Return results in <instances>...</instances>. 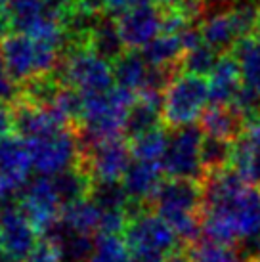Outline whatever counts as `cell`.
I'll return each instance as SVG.
<instances>
[{
    "mask_svg": "<svg viewBox=\"0 0 260 262\" xmlns=\"http://www.w3.org/2000/svg\"><path fill=\"white\" fill-rule=\"evenodd\" d=\"M203 182V237L249 251L260 245V184L233 170L210 172Z\"/></svg>",
    "mask_w": 260,
    "mask_h": 262,
    "instance_id": "obj_1",
    "label": "cell"
},
{
    "mask_svg": "<svg viewBox=\"0 0 260 262\" xmlns=\"http://www.w3.org/2000/svg\"><path fill=\"white\" fill-rule=\"evenodd\" d=\"M166 220L184 245L203 235V182L191 178H166L149 203Z\"/></svg>",
    "mask_w": 260,
    "mask_h": 262,
    "instance_id": "obj_2",
    "label": "cell"
},
{
    "mask_svg": "<svg viewBox=\"0 0 260 262\" xmlns=\"http://www.w3.org/2000/svg\"><path fill=\"white\" fill-rule=\"evenodd\" d=\"M128 226L124 230V241L138 262L170 258L184 251V243L170 224L163 220L147 205L132 203L128 209Z\"/></svg>",
    "mask_w": 260,
    "mask_h": 262,
    "instance_id": "obj_3",
    "label": "cell"
},
{
    "mask_svg": "<svg viewBox=\"0 0 260 262\" xmlns=\"http://www.w3.org/2000/svg\"><path fill=\"white\" fill-rule=\"evenodd\" d=\"M0 48H2L4 59H6L10 77L19 86L36 77L58 73L61 59H63L59 46L35 40L21 33L8 35L2 40Z\"/></svg>",
    "mask_w": 260,
    "mask_h": 262,
    "instance_id": "obj_4",
    "label": "cell"
},
{
    "mask_svg": "<svg viewBox=\"0 0 260 262\" xmlns=\"http://www.w3.org/2000/svg\"><path fill=\"white\" fill-rule=\"evenodd\" d=\"M58 75L63 84L77 88L84 96L103 94L115 86L111 61L98 56L86 44H71L65 48Z\"/></svg>",
    "mask_w": 260,
    "mask_h": 262,
    "instance_id": "obj_5",
    "label": "cell"
},
{
    "mask_svg": "<svg viewBox=\"0 0 260 262\" xmlns=\"http://www.w3.org/2000/svg\"><path fill=\"white\" fill-rule=\"evenodd\" d=\"M209 103V80L180 73L163 96V124L168 130L184 128L201 119Z\"/></svg>",
    "mask_w": 260,
    "mask_h": 262,
    "instance_id": "obj_6",
    "label": "cell"
},
{
    "mask_svg": "<svg viewBox=\"0 0 260 262\" xmlns=\"http://www.w3.org/2000/svg\"><path fill=\"white\" fill-rule=\"evenodd\" d=\"M205 132L199 124H189L184 128L170 130V142L166 147V153L161 167L168 178H191V180H203L201 146Z\"/></svg>",
    "mask_w": 260,
    "mask_h": 262,
    "instance_id": "obj_7",
    "label": "cell"
},
{
    "mask_svg": "<svg viewBox=\"0 0 260 262\" xmlns=\"http://www.w3.org/2000/svg\"><path fill=\"white\" fill-rule=\"evenodd\" d=\"M33 168L42 176H56L80 163V146L75 128L29 142Z\"/></svg>",
    "mask_w": 260,
    "mask_h": 262,
    "instance_id": "obj_8",
    "label": "cell"
},
{
    "mask_svg": "<svg viewBox=\"0 0 260 262\" xmlns=\"http://www.w3.org/2000/svg\"><path fill=\"white\" fill-rule=\"evenodd\" d=\"M17 205L25 212V216L33 222L36 232L42 235L61 219L63 211V205L54 189L52 178L42 174L31 178L27 182V186L21 189V199Z\"/></svg>",
    "mask_w": 260,
    "mask_h": 262,
    "instance_id": "obj_9",
    "label": "cell"
},
{
    "mask_svg": "<svg viewBox=\"0 0 260 262\" xmlns=\"http://www.w3.org/2000/svg\"><path fill=\"white\" fill-rule=\"evenodd\" d=\"M115 19L126 50H142L163 33V10L151 0H142Z\"/></svg>",
    "mask_w": 260,
    "mask_h": 262,
    "instance_id": "obj_10",
    "label": "cell"
},
{
    "mask_svg": "<svg viewBox=\"0 0 260 262\" xmlns=\"http://www.w3.org/2000/svg\"><path fill=\"white\" fill-rule=\"evenodd\" d=\"M80 163L88 168L94 182H123L132 163V149L126 140L113 138L84 153Z\"/></svg>",
    "mask_w": 260,
    "mask_h": 262,
    "instance_id": "obj_11",
    "label": "cell"
},
{
    "mask_svg": "<svg viewBox=\"0 0 260 262\" xmlns=\"http://www.w3.org/2000/svg\"><path fill=\"white\" fill-rule=\"evenodd\" d=\"M14 111V130L27 142L40 140L52 134L73 128V124L54 105H33L27 102L12 103Z\"/></svg>",
    "mask_w": 260,
    "mask_h": 262,
    "instance_id": "obj_12",
    "label": "cell"
},
{
    "mask_svg": "<svg viewBox=\"0 0 260 262\" xmlns=\"http://www.w3.org/2000/svg\"><path fill=\"white\" fill-rule=\"evenodd\" d=\"M33 170L29 142L19 134L0 136V184L10 191H19L27 186Z\"/></svg>",
    "mask_w": 260,
    "mask_h": 262,
    "instance_id": "obj_13",
    "label": "cell"
},
{
    "mask_svg": "<svg viewBox=\"0 0 260 262\" xmlns=\"http://www.w3.org/2000/svg\"><path fill=\"white\" fill-rule=\"evenodd\" d=\"M0 239L2 247L21 262L38 245V232L19 205L6 203L0 209Z\"/></svg>",
    "mask_w": 260,
    "mask_h": 262,
    "instance_id": "obj_14",
    "label": "cell"
},
{
    "mask_svg": "<svg viewBox=\"0 0 260 262\" xmlns=\"http://www.w3.org/2000/svg\"><path fill=\"white\" fill-rule=\"evenodd\" d=\"M199 29H201L203 40L209 44L212 50H216L220 56L233 50L235 42L241 38L237 21H235V15L231 12L230 4L207 8L203 12Z\"/></svg>",
    "mask_w": 260,
    "mask_h": 262,
    "instance_id": "obj_15",
    "label": "cell"
},
{
    "mask_svg": "<svg viewBox=\"0 0 260 262\" xmlns=\"http://www.w3.org/2000/svg\"><path fill=\"white\" fill-rule=\"evenodd\" d=\"M163 176H165V170L161 167V163L142 159L132 161L123 178V186L128 193L130 201L136 205H147L149 207L157 189L161 188V184L165 182Z\"/></svg>",
    "mask_w": 260,
    "mask_h": 262,
    "instance_id": "obj_16",
    "label": "cell"
},
{
    "mask_svg": "<svg viewBox=\"0 0 260 262\" xmlns=\"http://www.w3.org/2000/svg\"><path fill=\"white\" fill-rule=\"evenodd\" d=\"M199 126L207 136L235 144L249 128L243 113L233 105H207L199 119Z\"/></svg>",
    "mask_w": 260,
    "mask_h": 262,
    "instance_id": "obj_17",
    "label": "cell"
},
{
    "mask_svg": "<svg viewBox=\"0 0 260 262\" xmlns=\"http://www.w3.org/2000/svg\"><path fill=\"white\" fill-rule=\"evenodd\" d=\"M243 86V77L235 56L228 52L218 58L209 75V105H230Z\"/></svg>",
    "mask_w": 260,
    "mask_h": 262,
    "instance_id": "obj_18",
    "label": "cell"
},
{
    "mask_svg": "<svg viewBox=\"0 0 260 262\" xmlns=\"http://www.w3.org/2000/svg\"><path fill=\"white\" fill-rule=\"evenodd\" d=\"M157 126H165L163 124V98L149 94L138 96V100L126 115L124 136L132 140L144 132L157 128Z\"/></svg>",
    "mask_w": 260,
    "mask_h": 262,
    "instance_id": "obj_19",
    "label": "cell"
},
{
    "mask_svg": "<svg viewBox=\"0 0 260 262\" xmlns=\"http://www.w3.org/2000/svg\"><path fill=\"white\" fill-rule=\"evenodd\" d=\"M184 255L188 262H253L254 256L243 247L216 243L203 235L193 243L184 245Z\"/></svg>",
    "mask_w": 260,
    "mask_h": 262,
    "instance_id": "obj_20",
    "label": "cell"
},
{
    "mask_svg": "<svg viewBox=\"0 0 260 262\" xmlns=\"http://www.w3.org/2000/svg\"><path fill=\"white\" fill-rule=\"evenodd\" d=\"M113 73H115L117 86L126 88L140 96L147 82L149 63L144 58L142 50H126L121 58L113 61Z\"/></svg>",
    "mask_w": 260,
    "mask_h": 262,
    "instance_id": "obj_21",
    "label": "cell"
},
{
    "mask_svg": "<svg viewBox=\"0 0 260 262\" xmlns=\"http://www.w3.org/2000/svg\"><path fill=\"white\" fill-rule=\"evenodd\" d=\"M52 184H54V189H56L61 205L65 207V205H71L75 201L90 197L92 188H94V178L88 172V168L82 163H79L59 174L52 176Z\"/></svg>",
    "mask_w": 260,
    "mask_h": 262,
    "instance_id": "obj_22",
    "label": "cell"
},
{
    "mask_svg": "<svg viewBox=\"0 0 260 262\" xmlns=\"http://www.w3.org/2000/svg\"><path fill=\"white\" fill-rule=\"evenodd\" d=\"M88 46L107 61H115L126 52L123 37L117 27V19L113 15H101L96 27L90 33Z\"/></svg>",
    "mask_w": 260,
    "mask_h": 262,
    "instance_id": "obj_23",
    "label": "cell"
},
{
    "mask_svg": "<svg viewBox=\"0 0 260 262\" xmlns=\"http://www.w3.org/2000/svg\"><path fill=\"white\" fill-rule=\"evenodd\" d=\"M184 40L180 35L161 33L157 38L142 48L144 58L149 66L155 67H178L182 69V58H184Z\"/></svg>",
    "mask_w": 260,
    "mask_h": 262,
    "instance_id": "obj_24",
    "label": "cell"
},
{
    "mask_svg": "<svg viewBox=\"0 0 260 262\" xmlns=\"http://www.w3.org/2000/svg\"><path fill=\"white\" fill-rule=\"evenodd\" d=\"M59 220H61L71 232L88 233V235H90V233L98 232V228H100L101 209L90 199V197H86V199L75 201V203H71V205H65Z\"/></svg>",
    "mask_w": 260,
    "mask_h": 262,
    "instance_id": "obj_25",
    "label": "cell"
},
{
    "mask_svg": "<svg viewBox=\"0 0 260 262\" xmlns=\"http://www.w3.org/2000/svg\"><path fill=\"white\" fill-rule=\"evenodd\" d=\"M231 54L237 59L243 84L260 92V37L239 38Z\"/></svg>",
    "mask_w": 260,
    "mask_h": 262,
    "instance_id": "obj_26",
    "label": "cell"
},
{
    "mask_svg": "<svg viewBox=\"0 0 260 262\" xmlns=\"http://www.w3.org/2000/svg\"><path fill=\"white\" fill-rule=\"evenodd\" d=\"M170 142V130L166 126H157L149 132H144L136 138L128 140L130 149H132V157L142 161H155L161 163L166 153Z\"/></svg>",
    "mask_w": 260,
    "mask_h": 262,
    "instance_id": "obj_27",
    "label": "cell"
},
{
    "mask_svg": "<svg viewBox=\"0 0 260 262\" xmlns=\"http://www.w3.org/2000/svg\"><path fill=\"white\" fill-rule=\"evenodd\" d=\"M231 159H233V144L231 142L212 138V136L205 134L201 146V161L205 176L210 174V172H218V170L230 168Z\"/></svg>",
    "mask_w": 260,
    "mask_h": 262,
    "instance_id": "obj_28",
    "label": "cell"
},
{
    "mask_svg": "<svg viewBox=\"0 0 260 262\" xmlns=\"http://www.w3.org/2000/svg\"><path fill=\"white\" fill-rule=\"evenodd\" d=\"M90 199L101 211H128L132 205L123 182H94Z\"/></svg>",
    "mask_w": 260,
    "mask_h": 262,
    "instance_id": "obj_29",
    "label": "cell"
},
{
    "mask_svg": "<svg viewBox=\"0 0 260 262\" xmlns=\"http://www.w3.org/2000/svg\"><path fill=\"white\" fill-rule=\"evenodd\" d=\"M218 58H220V54L216 50H212L209 44L203 40L201 44H197V46L184 52L182 73L197 75V77H209L212 73V69L216 67Z\"/></svg>",
    "mask_w": 260,
    "mask_h": 262,
    "instance_id": "obj_30",
    "label": "cell"
},
{
    "mask_svg": "<svg viewBox=\"0 0 260 262\" xmlns=\"http://www.w3.org/2000/svg\"><path fill=\"white\" fill-rule=\"evenodd\" d=\"M88 262H138L130 253L126 241L121 235H103L98 233L96 237L94 255Z\"/></svg>",
    "mask_w": 260,
    "mask_h": 262,
    "instance_id": "obj_31",
    "label": "cell"
},
{
    "mask_svg": "<svg viewBox=\"0 0 260 262\" xmlns=\"http://www.w3.org/2000/svg\"><path fill=\"white\" fill-rule=\"evenodd\" d=\"M52 105L73 124V128H77L82 121V113H84V94L79 92L77 88L63 84L59 88Z\"/></svg>",
    "mask_w": 260,
    "mask_h": 262,
    "instance_id": "obj_32",
    "label": "cell"
},
{
    "mask_svg": "<svg viewBox=\"0 0 260 262\" xmlns=\"http://www.w3.org/2000/svg\"><path fill=\"white\" fill-rule=\"evenodd\" d=\"M128 211H101L98 232L103 235H121L128 226Z\"/></svg>",
    "mask_w": 260,
    "mask_h": 262,
    "instance_id": "obj_33",
    "label": "cell"
},
{
    "mask_svg": "<svg viewBox=\"0 0 260 262\" xmlns=\"http://www.w3.org/2000/svg\"><path fill=\"white\" fill-rule=\"evenodd\" d=\"M17 98H19V84L10 77L6 59H4L2 48H0V102H6L12 105L17 102Z\"/></svg>",
    "mask_w": 260,
    "mask_h": 262,
    "instance_id": "obj_34",
    "label": "cell"
},
{
    "mask_svg": "<svg viewBox=\"0 0 260 262\" xmlns=\"http://www.w3.org/2000/svg\"><path fill=\"white\" fill-rule=\"evenodd\" d=\"M21 262H63V256L58 245H54L50 239L44 237Z\"/></svg>",
    "mask_w": 260,
    "mask_h": 262,
    "instance_id": "obj_35",
    "label": "cell"
},
{
    "mask_svg": "<svg viewBox=\"0 0 260 262\" xmlns=\"http://www.w3.org/2000/svg\"><path fill=\"white\" fill-rule=\"evenodd\" d=\"M46 6L50 8L52 14H56L59 19L69 15L79 8V0H46Z\"/></svg>",
    "mask_w": 260,
    "mask_h": 262,
    "instance_id": "obj_36",
    "label": "cell"
},
{
    "mask_svg": "<svg viewBox=\"0 0 260 262\" xmlns=\"http://www.w3.org/2000/svg\"><path fill=\"white\" fill-rule=\"evenodd\" d=\"M14 128V111L10 107V103L0 102V136L10 134Z\"/></svg>",
    "mask_w": 260,
    "mask_h": 262,
    "instance_id": "obj_37",
    "label": "cell"
},
{
    "mask_svg": "<svg viewBox=\"0 0 260 262\" xmlns=\"http://www.w3.org/2000/svg\"><path fill=\"white\" fill-rule=\"evenodd\" d=\"M142 0H109L107 4V15H113V17H117V15L124 14L126 10H130V8H134L136 4H140Z\"/></svg>",
    "mask_w": 260,
    "mask_h": 262,
    "instance_id": "obj_38",
    "label": "cell"
},
{
    "mask_svg": "<svg viewBox=\"0 0 260 262\" xmlns=\"http://www.w3.org/2000/svg\"><path fill=\"white\" fill-rule=\"evenodd\" d=\"M107 4L109 0H79V8L96 15L107 14Z\"/></svg>",
    "mask_w": 260,
    "mask_h": 262,
    "instance_id": "obj_39",
    "label": "cell"
},
{
    "mask_svg": "<svg viewBox=\"0 0 260 262\" xmlns=\"http://www.w3.org/2000/svg\"><path fill=\"white\" fill-rule=\"evenodd\" d=\"M12 29V23H10V17H8L6 12L0 10V42L8 37V31Z\"/></svg>",
    "mask_w": 260,
    "mask_h": 262,
    "instance_id": "obj_40",
    "label": "cell"
},
{
    "mask_svg": "<svg viewBox=\"0 0 260 262\" xmlns=\"http://www.w3.org/2000/svg\"><path fill=\"white\" fill-rule=\"evenodd\" d=\"M0 262H17V260H15L14 256H12L10 253H8L6 249L0 247Z\"/></svg>",
    "mask_w": 260,
    "mask_h": 262,
    "instance_id": "obj_41",
    "label": "cell"
},
{
    "mask_svg": "<svg viewBox=\"0 0 260 262\" xmlns=\"http://www.w3.org/2000/svg\"><path fill=\"white\" fill-rule=\"evenodd\" d=\"M8 195H10V191H8V189L4 188L2 184H0V209H2L4 205H6V197Z\"/></svg>",
    "mask_w": 260,
    "mask_h": 262,
    "instance_id": "obj_42",
    "label": "cell"
},
{
    "mask_svg": "<svg viewBox=\"0 0 260 262\" xmlns=\"http://www.w3.org/2000/svg\"><path fill=\"white\" fill-rule=\"evenodd\" d=\"M144 262H174L172 256L170 258H155V260H144Z\"/></svg>",
    "mask_w": 260,
    "mask_h": 262,
    "instance_id": "obj_43",
    "label": "cell"
},
{
    "mask_svg": "<svg viewBox=\"0 0 260 262\" xmlns=\"http://www.w3.org/2000/svg\"><path fill=\"white\" fill-rule=\"evenodd\" d=\"M254 37H260V15H258V23H256V31H254Z\"/></svg>",
    "mask_w": 260,
    "mask_h": 262,
    "instance_id": "obj_44",
    "label": "cell"
},
{
    "mask_svg": "<svg viewBox=\"0 0 260 262\" xmlns=\"http://www.w3.org/2000/svg\"><path fill=\"white\" fill-rule=\"evenodd\" d=\"M8 6V0H0V10H4Z\"/></svg>",
    "mask_w": 260,
    "mask_h": 262,
    "instance_id": "obj_45",
    "label": "cell"
},
{
    "mask_svg": "<svg viewBox=\"0 0 260 262\" xmlns=\"http://www.w3.org/2000/svg\"><path fill=\"white\" fill-rule=\"evenodd\" d=\"M253 262H260V255H254L253 256Z\"/></svg>",
    "mask_w": 260,
    "mask_h": 262,
    "instance_id": "obj_46",
    "label": "cell"
}]
</instances>
